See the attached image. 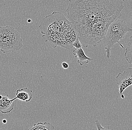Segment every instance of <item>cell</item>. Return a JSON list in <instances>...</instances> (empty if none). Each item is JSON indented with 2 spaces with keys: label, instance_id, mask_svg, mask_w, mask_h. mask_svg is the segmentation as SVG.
<instances>
[{
  "label": "cell",
  "instance_id": "cell-1",
  "mask_svg": "<svg viewBox=\"0 0 132 130\" xmlns=\"http://www.w3.org/2000/svg\"><path fill=\"white\" fill-rule=\"evenodd\" d=\"M124 8L122 0H69L66 12L82 47L87 48L98 45Z\"/></svg>",
  "mask_w": 132,
  "mask_h": 130
},
{
  "label": "cell",
  "instance_id": "cell-2",
  "mask_svg": "<svg viewBox=\"0 0 132 130\" xmlns=\"http://www.w3.org/2000/svg\"><path fill=\"white\" fill-rule=\"evenodd\" d=\"M39 27L42 38L53 48L60 46L71 49L78 37L71 21L63 14L57 11L44 18Z\"/></svg>",
  "mask_w": 132,
  "mask_h": 130
},
{
  "label": "cell",
  "instance_id": "cell-3",
  "mask_svg": "<svg viewBox=\"0 0 132 130\" xmlns=\"http://www.w3.org/2000/svg\"><path fill=\"white\" fill-rule=\"evenodd\" d=\"M132 32V29L127 23L120 19L111 23L103 39L108 59L111 58V48L116 44H118L121 48H124L123 45L120 41L123 39L128 32Z\"/></svg>",
  "mask_w": 132,
  "mask_h": 130
},
{
  "label": "cell",
  "instance_id": "cell-4",
  "mask_svg": "<svg viewBox=\"0 0 132 130\" xmlns=\"http://www.w3.org/2000/svg\"><path fill=\"white\" fill-rule=\"evenodd\" d=\"M23 46L20 33L9 25L0 27V50L3 53L16 51Z\"/></svg>",
  "mask_w": 132,
  "mask_h": 130
},
{
  "label": "cell",
  "instance_id": "cell-5",
  "mask_svg": "<svg viewBox=\"0 0 132 130\" xmlns=\"http://www.w3.org/2000/svg\"><path fill=\"white\" fill-rule=\"evenodd\" d=\"M116 82L121 95L126 89L132 85V67H128L122 73H119L116 77Z\"/></svg>",
  "mask_w": 132,
  "mask_h": 130
},
{
  "label": "cell",
  "instance_id": "cell-6",
  "mask_svg": "<svg viewBox=\"0 0 132 130\" xmlns=\"http://www.w3.org/2000/svg\"><path fill=\"white\" fill-rule=\"evenodd\" d=\"M16 99V98L10 99L7 92L2 93L0 91V112L4 114L11 112L14 106L13 102Z\"/></svg>",
  "mask_w": 132,
  "mask_h": 130
},
{
  "label": "cell",
  "instance_id": "cell-7",
  "mask_svg": "<svg viewBox=\"0 0 132 130\" xmlns=\"http://www.w3.org/2000/svg\"><path fill=\"white\" fill-rule=\"evenodd\" d=\"M32 90L27 88L18 89L16 91V97L21 101L29 102L32 98Z\"/></svg>",
  "mask_w": 132,
  "mask_h": 130
},
{
  "label": "cell",
  "instance_id": "cell-8",
  "mask_svg": "<svg viewBox=\"0 0 132 130\" xmlns=\"http://www.w3.org/2000/svg\"><path fill=\"white\" fill-rule=\"evenodd\" d=\"M73 54L76 58L78 59L77 63L80 66L87 64L93 60V59L86 56L82 48H76L73 51Z\"/></svg>",
  "mask_w": 132,
  "mask_h": 130
},
{
  "label": "cell",
  "instance_id": "cell-9",
  "mask_svg": "<svg viewBox=\"0 0 132 130\" xmlns=\"http://www.w3.org/2000/svg\"><path fill=\"white\" fill-rule=\"evenodd\" d=\"M54 127L49 122H45L44 123L40 122L35 124L33 126L29 129V130H53Z\"/></svg>",
  "mask_w": 132,
  "mask_h": 130
},
{
  "label": "cell",
  "instance_id": "cell-10",
  "mask_svg": "<svg viewBox=\"0 0 132 130\" xmlns=\"http://www.w3.org/2000/svg\"><path fill=\"white\" fill-rule=\"evenodd\" d=\"M124 56L128 63L132 64V35L130 37V41L126 48Z\"/></svg>",
  "mask_w": 132,
  "mask_h": 130
},
{
  "label": "cell",
  "instance_id": "cell-11",
  "mask_svg": "<svg viewBox=\"0 0 132 130\" xmlns=\"http://www.w3.org/2000/svg\"><path fill=\"white\" fill-rule=\"evenodd\" d=\"M72 47H74L76 49L82 48V46L81 42L79 40L78 37L76 39V40L74 41V42L72 44Z\"/></svg>",
  "mask_w": 132,
  "mask_h": 130
},
{
  "label": "cell",
  "instance_id": "cell-12",
  "mask_svg": "<svg viewBox=\"0 0 132 130\" xmlns=\"http://www.w3.org/2000/svg\"><path fill=\"white\" fill-rule=\"evenodd\" d=\"M95 123L96 125V127H97V129L98 130H104L108 129L107 128H105L104 127L102 126L101 125L100 123L99 122L98 120H96L95 121Z\"/></svg>",
  "mask_w": 132,
  "mask_h": 130
},
{
  "label": "cell",
  "instance_id": "cell-13",
  "mask_svg": "<svg viewBox=\"0 0 132 130\" xmlns=\"http://www.w3.org/2000/svg\"><path fill=\"white\" fill-rule=\"evenodd\" d=\"M128 7H132V0H123Z\"/></svg>",
  "mask_w": 132,
  "mask_h": 130
},
{
  "label": "cell",
  "instance_id": "cell-14",
  "mask_svg": "<svg viewBox=\"0 0 132 130\" xmlns=\"http://www.w3.org/2000/svg\"><path fill=\"white\" fill-rule=\"evenodd\" d=\"M62 66L63 68L65 70H67L69 67V65L67 62H64L62 63Z\"/></svg>",
  "mask_w": 132,
  "mask_h": 130
},
{
  "label": "cell",
  "instance_id": "cell-15",
  "mask_svg": "<svg viewBox=\"0 0 132 130\" xmlns=\"http://www.w3.org/2000/svg\"><path fill=\"white\" fill-rule=\"evenodd\" d=\"M2 122H3V123H4V124H6L7 123V121L5 119H4V120H2Z\"/></svg>",
  "mask_w": 132,
  "mask_h": 130
},
{
  "label": "cell",
  "instance_id": "cell-16",
  "mask_svg": "<svg viewBox=\"0 0 132 130\" xmlns=\"http://www.w3.org/2000/svg\"><path fill=\"white\" fill-rule=\"evenodd\" d=\"M31 22H32V20H31V19H29L28 20V23H31Z\"/></svg>",
  "mask_w": 132,
  "mask_h": 130
}]
</instances>
